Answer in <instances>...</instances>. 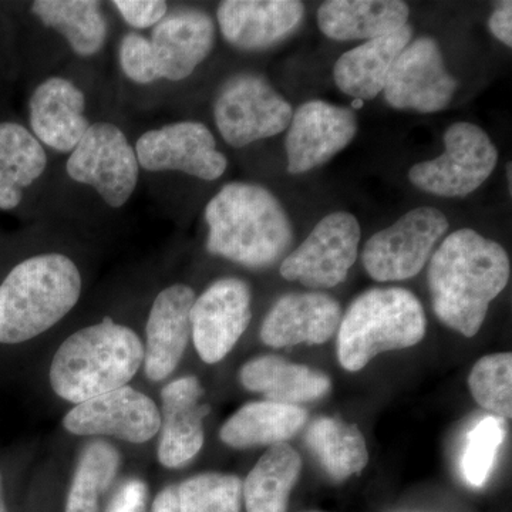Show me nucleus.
<instances>
[{
    "instance_id": "nucleus-8",
    "label": "nucleus",
    "mask_w": 512,
    "mask_h": 512,
    "mask_svg": "<svg viewBox=\"0 0 512 512\" xmlns=\"http://www.w3.org/2000/svg\"><path fill=\"white\" fill-rule=\"evenodd\" d=\"M446 151L434 160L413 165L414 187L440 197H467L493 174L498 151L487 133L471 123H456L444 134Z\"/></svg>"
},
{
    "instance_id": "nucleus-9",
    "label": "nucleus",
    "mask_w": 512,
    "mask_h": 512,
    "mask_svg": "<svg viewBox=\"0 0 512 512\" xmlns=\"http://www.w3.org/2000/svg\"><path fill=\"white\" fill-rule=\"evenodd\" d=\"M447 229L446 215L437 208L407 212L366 242L362 261L367 274L379 282L406 281L419 275Z\"/></svg>"
},
{
    "instance_id": "nucleus-3",
    "label": "nucleus",
    "mask_w": 512,
    "mask_h": 512,
    "mask_svg": "<svg viewBox=\"0 0 512 512\" xmlns=\"http://www.w3.org/2000/svg\"><path fill=\"white\" fill-rule=\"evenodd\" d=\"M82 291V274L70 256L46 252L20 262L0 284V343L18 345L52 329Z\"/></svg>"
},
{
    "instance_id": "nucleus-39",
    "label": "nucleus",
    "mask_w": 512,
    "mask_h": 512,
    "mask_svg": "<svg viewBox=\"0 0 512 512\" xmlns=\"http://www.w3.org/2000/svg\"><path fill=\"white\" fill-rule=\"evenodd\" d=\"M0 512H9L5 503V495H3L2 476H0Z\"/></svg>"
},
{
    "instance_id": "nucleus-29",
    "label": "nucleus",
    "mask_w": 512,
    "mask_h": 512,
    "mask_svg": "<svg viewBox=\"0 0 512 512\" xmlns=\"http://www.w3.org/2000/svg\"><path fill=\"white\" fill-rule=\"evenodd\" d=\"M306 444L329 477L339 483L359 474L369 463L362 431L339 419L320 417L313 421L306 433Z\"/></svg>"
},
{
    "instance_id": "nucleus-6",
    "label": "nucleus",
    "mask_w": 512,
    "mask_h": 512,
    "mask_svg": "<svg viewBox=\"0 0 512 512\" xmlns=\"http://www.w3.org/2000/svg\"><path fill=\"white\" fill-rule=\"evenodd\" d=\"M140 171L134 144L110 121H93L66 161L70 180L92 187L113 210H120L131 200Z\"/></svg>"
},
{
    "instance_id": "nucleus-35",
    "label": "nucleus",
    "mask_w": 512,
    "mask_h": 512,
    "mask_svg": "<svg viewBox=\"0 0 512 512\" xmlns=\"http://www.w3.org/2000/svg\"><path fill=\"white\" fill-rule=\"evenodd\" d=\"M133 32L153 30L170 10L164 0H114L110 3Z\"/></svg>"
},
{
    "instance_id": "nucleus-38",
    "label": "nucleus",
    "mask_w": 512,
    "mask_h": 512,
    "mask_svg": "<svg viewBox=\"0 0 512 512\" xmlns=\"http://www.w3.org/2000/svg\"><path fill=\"white\" fill-rule=\"evenodd\" d=\"M151 512H183L178 501L177 487L170 485L161 490L154 498Z\"/></svg>"
},
{
    "instance_id": "nucleus-10",
    "label": "nucleus",
    "mask_w": 512,
    "mask_h": 512,
    "mask_svg": "<svg viewBox=\"0 0 512 512\" xmlns=\"http://www.w3.org/2000/svg\"><path fill=\"white\" fill-rule=\"evenodd\" d=\"M134 150L140 170L151 174L181 173L215 181L228 168L214 134L200 121H174L150 128L137 138Z\"/></svg>"
},
{
    "instance_id": "nucleus-26",
    "label": "nucleus",
    "mask_w": 512,
    "mask_h": 512,
    "mask_svg": "<svg viewBox=\"0 0 512 512\" xmlns=\"http://www.w3.org/2000/svg\"><path fill=\"white\" fill-rule=\"evenodd\" d=\"M47 167L49 153L28 127L0 121V211H15Z\"/></svg>"
},
{
    "instance_id": "nucleus-23",
    "label": "nucleus",
    "mask_w": 512,
    "mask_h": 512,
    "mask_svg": "<svg viewBox=\"0 0 512 512\" xmlns=\"http://www.w3.org/2000/svg\"><path fill=\"white\" fill-rule=\"evenodd\" d=\"M239 377L249 392L264 394L268 402L292 406L322 399L332 389L325 373L274 355L249 360L242 366Z\"/></svg>"
},
{
    "instance_id": "nucleus-30",
    "label": "nucleus",
    "mask_w": 512,
    "mask_h": 512,
    "mask_svg": "<svg viewBox=\"0 0 512 512\" xmlns=\"http://www.w3.org/2000/svg\"><path fill=\"white\" fill-rule=\"evenodd\" d=\"M120 453L107 441H92L80 454L66 500V512H99L100 500L119 473Z\"/></svg>"
},
{
    "instance_id": "nucleus-18",
    "label": "nucleus",
    "mask_w": 512,
    "mask_h": 512,
    "mask_svg": "<svg viewBox=\"0 0 512 512\" xmlns=\"http://www.w3.org/2000/svg\"><path fill=\"white\" fill-rule=\"evenodd\" d=\"M194 289L184 284L167 286L154 299L146 326L144 372L151 382L173 375L191 339Z\"/></svg>"
},
{
    "instance_id": "nucleus-32",
    "label": "nucleus",
    "mask_w": 512,
    "mask_h": 512,
    "mask_svg": "<svg viewBox=\"0 0 512 512\" xmlns=\"http://www.w3.org/2000/svg\"><path fill=\"white\" fill-rule=\"evenodd\" d=\"M183 512H241L242 481L237 476L204 473L177 487Z\"/></svg>"
},
{
    "instance_id": "nucleus-34",
    "label": "nucleus",
    "mask_w": 512,
    "mask_h": 512,
    "mask_svg": "<svg viewBox=\"0 0 512 512\" xmlns=\"http://www.w3.org/2000/svg\"><path fill=\"white\" fill-rule=\"evenodd\" d=\"M119 66L128 82L151 86L160 82L150 39L143 33L127 32L119 43Z\"/></svg>"
},
{
    "instance_id": "nucleus-21",
    "label": "nucleus",
    "mask_w": 512,
    "mask_h": 512,
    "mask_svg": "<svg viewBox=\"0 0 512 512\" xmlns=\"http://www.w3.org/2000/svg\"><path fill=\"white\" fill-rule=\"evenodd\" d=\"M342 320L339 302L320 292L289 293L276 301L262 323L261 339L271 348L328 342Z\"/></svg>"
},
{
    "instance_id": "nucleus-16",
    "label": "nucleus",
    "mask_w": 512,
    "mask_h": 512,
    "mask_svg": "<svg viewBox=\"0 0 512 512\" xmlns=\"http://www.w3.org/2000/svg\"><path fill=\"white\" fill-rule=\"evenodd\" d=\"M215 36L214 19L205 10L191 6L170 8L148 36L160 82L178 83L188 79L211 55Z\"/></svg>"
},
{
    "instance_id": "nucleus-19",
    "label": "nucleus",
    "mask_w": 512,
    "mask_h": 512,
    "mask_svg": "<svg viewBox=\"0 0 512 512\" xmlns=\"http://www.w3.org/2000/svg\"><path fill=\"white\" fill-rule=\"evenodd\" d=\"M204 394L200 380L180 377L165 384L161 392V426L158 461L165 468H181L200 453L204 446V419L210 413L201 403Z\"/></svg>"
},
{
    "instance_id": "nucleus-22",
    "label": "nucleus",
    "mask_w": 512,
    "mask_h": 512,
    "mask_svg": "<svg viewBox=\"0 0 512 512\" xmlns=\"http://www.w3.org/2000/svg\"><path fill=\"white\" fill-rule=\"evenodd\" d=\"M413 28L404 25L389 35L367 40L335 64L336 86L356 100H373L383 92L394 62L412 42Z\"/></svg>"
},
{
    "instance_id": "nucleus-2",
    "label": "nucleus",
    "mask_w": 512,
    "mask_h": 512,
    "mask_svg": "<svg viewBox=\"0 0 512 512\" xmlns=\"http://www.w3.org/2000/svg\"><path fill=\"white\" fill-rule=\"evenodd\" d=\"M204 217L207 251L248 268L274 265L293 241L288 214L262 185H224L208 202Z\"/></svg>"
},
{
    "instance_id": "nucleus-4",
    "label": "nucleus",
    "mask_w": 512,
    "mask_h": 512,
    "mask_svg": "<svg viewBox=\"0 0 512 512\" xmlns=\"http://www.w3.org/2000/svg\"><path fill=\"white\" fill-rule=\"evenodd\" d=\"M143 363L140 336L104 318L64 340L50 366V386L66 402L80 404L128 386Z\"/></svg>"
},
{
    "instance_id": "nucleus-5",
    "label": "nucleus",
    "mask_w": 512,
    "mask_h": 512,
    "mask_svg": "<svg viewBox=\"0 0 512 512\" xmlns=\"http://www.w3.org/2000/svg\"><path fill=\"white\" fill-rule=\"evenodd\" d=\"M419 299L403 288H375L355 299L340 320L338 357L348 372H359L377 355L417 345L426 335Z\"/></svg>"
},
{
    "instance_id": "nucleus-37",
    "label": "nucleus",
    "mask_w": 512,
    "mask_h": 512,
    "mask_svg": "<svg viewBox=\"0 0 512 512\" xmlns=\"http://www.w3.org/2000/svg\"><path fill=\"white\" fill-rule=\"evenodd\" d=\"M512 3L503 2L494 9L488 20V28L505 46H512Z\"/></svg>"
},
{
    "instance_id": "nucleus-28",
    "label": "nucleus",
    "mask_w": 512,
    "mask_h": 512,
    "mask_svg": "<svg viewBox=\"0 0 512 512\" xmlns=\"http://www.w3.org/2000/svg\"><path fill=\"white\" fill-rule=\"evenodd\" d=\"M301 470V456L295 448L286 443L269 448L242 483L247 512L288 511L289 497Z\"/></svg>"
},
{
    "instance_id": "nucleus-20",
    "label": "nucleus",
    "mask_w": 512,
    "mask_h": 512,
    "mask_svg": "<svg viewBox=\"0 0 512 512\" xmlns=\"http://www.w3.org/2000/svg\"><path fill=\"white\" fill-rule=\"evenodd\" d=\"M305 15L296 0H225L217 22L229 45L242 52L269 49L295 32Z\"/></svg>"
},
{
    "instance_id": "nucleus-25",
    "label": "nucleus",
    "mask_w": 512,
    "mask_h": 512,
    "mask_svg": "<svg viewBox=\"0 0 512 512\" xmlns=\"http://www.w3.org/2000/svg\"><path fill=\"white\" fill-rule=\"evenodd\" d=\"M30 10L45 28L62 37L74 55L82 59L100 55L109 42V19L101 2L36 0Z\"/></svg>"
},
{
    "instance_id": "nucleus-14",
    "label": "nucleus",
    "mask_w": 512,
    "mask_h": 512,
    "mask_svg": "<svg viewBox=\"0 0 512 512\" xmlns=\"http://www.w3.org/2000/svg\"><path fill=\"white\" fill-rule=\"evenodd\" d=\"M64 429L76 436H109L144 444L160 431L157 404L130 386L76 404L63 419Z\"/></svg>"
},
{
    "instance_id": "nucleus-12",
    "label": "nucleus",
    "mask_w": 512,
    "mask_h": 512,
    "mask_svg": "<svg viewBox=\"0 0 512 512\" xmlns=\"http://www.w3.org/2000/svg\"><path fill=\"white\" fill-rule=\"evenodd\" d=\"M457 87L436 40L419 37L397 57L383 92L393 109L429 114L446 109Z\"/></svg>"
},
{
    "instance_id": "nucleus-15",
    "label": "nucleus",
    "mask_w": 512,
    "mask_h": 512,
    "mask_svg": "<svg viewBox=\"0 0 512 512\" xmlns=\"http://www.w3.org/2000/svg\"><path fill=\"white\" fill-rule=\"evenodd\" d=\"M357 134L356 114L348 107L311 100L293 113L286 134L288 173L303 174L328 163Z\"/></svg>"
},
{
    "instance_id": "nucleus-31",
    "label": "nucleus",
    "mask_w": 512,
    "mask_h": 512,
    "mask_svg": "<svg viewBox=\"0 0 512 512\" xmlns=\"http://www.w3.org/2000/svg\"><path fill=\"white\" fill-rule=\"evenodd\" d=\"M474 400L485 410L500 417L512 416V355L495 353L481 357L468 377Z\"/></svg>"
},
{
    "instance_id": "nucleus-33",
    "label": "nucleus",
    "mask_w": 512,
    "mask_h": 512,
    "mask_svg": "<svg viewBox=\"0 0 512 512\" xmlns=\"http://www.w3.org/2000/svg\"><path fill=\"white\" fill-rule=\"evenodd\" d=\"M504 439V420L495 416H487L478 421L468 433L461 457V471L471 487H483L487 483Z\"/></svg>"
},
{
    "instance_id": "nucleus-7",
    "label": "nucleus",
    "mask_w": 512,
    "mask_h": 512,
    "mask_svg": "<svg viewBox=\"0 0 512 512\" xmlns=\"http://www.w3.org/2000/svg\"><path fill=\"white\" fill-rule=\"evenodd\" d=\"M292 116L291 104L256 73L229 77L214 101L215 126L234 148L278 136L289 127Z\"/></svg>"
},
{
    "instance_id": "nucleus-1",
    "label": "nucleus",
    "mask_w": 512,
    "mask_h": 512,
    "mask_svg": "<svg viewBox=\"0 0 512 512\" xmlns=\"http://www.w3.org/2000/svg\"><path fill=\"white\" fill-rule=\"evenodd\" d=\"M510 275V258L500 244L473 229H458L431 256L429 288L434 313L447 328L473 338Z\"/></svg>"
},
{
    "instance_id": "nucleus-13",
    "label": "nucleus",
    "mask_w": 512,
    "mask_h": 512,
    "mask_svg": "<svg viewBox=\"0 0 512 512\" xmlns=\"http://www.w3.org/2000/svg\"><path fill=\"white\" fill-rule=\"evenodd\" d=\"M251 289L238 278L218 279L195 298L191 338L208 365L221 362L234 349L252 319Z\"/></svg>"
},
{
    "instance_id": "nucleus-24",
    "label": "nucleus",
    "mask_w": 512,
    "mask_h": 512,
    "mask_svg": "<svg viewBox=\"0 0 512 512\" xmlns=\"http://www.w3.org/2000/svg\"><path fill=\"white\" fill-rule=\"evenodd\" d=\"M407 19L409 6L399 0H329L318 12L323 35L339 42L389 35Z\"/></svg>"
},
{
    "instance_id": "nucleus-36",
    "label": "nucleus",
    "mask_w": 512,
    "mask_h": 512,
    "mask_svg": "<svg viewBox=\"0 0 512 512\" xmlns=\"http://www.w3.org/2000/svg\"><path fill=\"white\" fill-rule=\"evenodd\" d=\"M147 501V484L138 478H131L121 484L117 493L111 498L106 512H146Z\"/></svg>"
},
{
    "instance_id": "nucleus-17",
    "label": "nucleus",
    "mask_w": 512,
    "mask_h": 512,
    "mask_svg": "<svg viewBox=\"0 0 512 512\" xmlns=\"http://www.w3.org/2000/svg\"><path fill=\"white\" fill-rule=\"evenodd\" d=\"M83 90L69 77H46L29 99V130L46 150L67 154L76 148L93 121Z\"/></svg>"
},
{
    "instance_id": "nucleus-27",
    "label": "nucleus",
    "mask_w": 512,
    "mask_h": 512,
    "mask_svg": "<svg viewBox=\"0 0 512 512\" xmlns=\"http://www.w3.org/2000/svg\"><path fill=\"white\" fill-rule=\"evenodd\" d=\"M308 413L292 404L254 402L245 404L221 427L222 443L245 450L285 443L302 429Z\"/></svg>"
},
{
    "instance_id": "nucleus-11",
    "label": "nucleus",
    "mask_w": 512,
    "mask_h": 512,
    "mask_svg": "<svg viewBox=\"0 0 512 512\" xmlns=\"http://www.w3.org/2000/svg\"><path fill=\"white\" fill-rule=\"evenodd\" d=\"M360 225L355 215L333 212L313 228L301 247L286 256L281 275L306 288H335L348 278L359 254Z\"/></svg>"
}]
</instances>
